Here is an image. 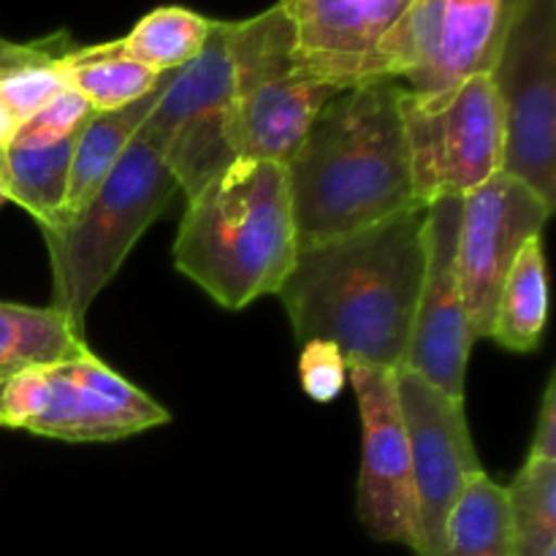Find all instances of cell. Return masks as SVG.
Segmentation results:
<instances>
[{"label":"cell","instance_id":"obj_14","mask_svg":"<svg viewBox=\"0 0 556 556\" xmlns=\"http://www.w3.org/2000/svg\"><path fill=\"white\" fill-rule=\"evenodd\" d=\"M302 63L345 87L386 79V58L416 0H280Z\"/></svg>","mask_w":556,"mask_h":556},{"label":"cell","instance_id":"obj_4","mask_svg":"<svg viewBox=\"0 0 556 556\" xmlns=\"http://www.w3.org/2000/svg\"><path fill=\"white\" fill-rule=\"evenodd\" d=\"M177 190L166 163L136 134L112 174L74 217L41 226L52 266V307L81 334L90 304L114 280L134 244Z\"/></svg>","mask_w":556,"mask_h":556},{"label":"cell","instance_id":"obj_13","mask_svg":"<svg viewBox=\"0 0 556 556\" xmlns=\"http://www.w3.org/2000/svg\"><path fill=\"white\" fill-rule=\"evenodd\" d=\"M459 215L462 195H445L427 206V269L402 369L416 372L448 396L465 400L467 364L476 337L470 331L456 277Z\"/></svg>","mask_w":556,"mask_h":556},{"label":"cell","instance_id":"obj_29","mask_svg":"<svg viewBox=\"0 0 556 556\" xmlns=\"http://www.w3.org/2000/svg\"><path fill=\"white\" fill-rule=\"evenodd\" d=\"M20 119H16V114L11 112L9 106H5V101L0 98V150H5V147L14 141L16 130H20Z\"/></svg>","mask_w":556,"mask_h":556},{"label":"cell","instance_id":"obj_5","mask_svg":"<svg viewBox=\"0 0 556 556\" xmlns=\"http://www.w3.org/2000/svg\"><path fill=\"white\" fill-rule=\"evenodd\" d=\"M237 157L288 163L309 123L340 87L318 79L296 52L282 3L228 22Z\"/></svg>","mask_w":556,"mask_h":556},{"label":"cell","instance_id":"obj_19","mask_svg":"<svg viewBox=\"0 0 556 556\" xmlns=\"http://www.w3.org/2000/svg\"><path fill=\"white\" fill-rule=\"evenodd\" d=\"M68 87H74L92 112H114L152 92L163 74L128 58L119 41L74 47L63 58Z\"/></svg>","mask_w":556,"mask_h":556},{"label":"cell","instance_id":"obj_16","mask_svg":"<svg viewBox=\"0 0 556 556\" xmlns=\"http://www.w3.org/2000/svg\"><path fill=\"white\" fill-rule=\"evenodd\" d=\"M161 85L163 76L161 81H157L155 90L147 92V96L139 98L136 103L114 109V112H96L87 119L85 128L76 136L74 152H71L68 188H65L63 212H60L58 223L74 217L76 212L92 199V193L101 188L103 179L112 174V168L117 166V161L123 157V152L128 150L134 136L139 134L147 112H150V106L155 103ZM58 223H54V226H58Z\"/></svg>","mask_w":556,"mask_h":556},{"label":"cell","instance_id":"obj_22","mask_svg":"<svg viewBox=\"0 0 556 556\" xmlns=\"http://www.w3.org/2000/svg\"><path fill=\"white\" fill-rule=\"evenodd\" d=\"M215 20L185 5H161L141 16L134 30L117 38L128 58L139 60L157 74L182 68L204 49Z\"/></svg>","mask_w":556,"mask_h":556},{"label":"cell","instance_id":"obj_11","mask_svg":"<svg viewBox=\"0 0 556 556\" xmlns=\"http://www.w3.org/2000/svg\"><path fill=\"white\" fill-rule=\"evenodd\" d=\"M552 206L521 179L494 174L462 199L456 233V277L470 331L489 337L500 288L527 239L541 237Z\"/></svg>","mask_w":556,"mask_h":556},{"label":"cell","instance_id":"obj_1","mask_svg":"<svg viewBox=\"0 0 556 556\" xmlns=\"http://www.w3.org/2000/svg\"><path fill=\"white\" fill-rule=\"evenodd\" d=\"M427 206L299 248L275 296L299 342L326 340L345 362L400 372L427 269Z\"/></svg>","mask_w":556,"mask_h":556},{"label":"cell","instance_id":"obj_26","mask_svg":"<svg viewBox=\"0 0 556 556\" xmlns=\"http://www.w3.org/2000/svg\"><path fill=\"white\" fill-rule=\"evenodd\" d=\"M49 367L25 369L0 380V427L30 432L49 402Z\"/></svg>","mask_w":556,"mask_h":556},{"label":"cell","instance_id":"obj_7","mask_svg":"<svg viewBox=\"0 0 556 556\" xmlns=\"http://www.w3.org/2000/svg\"><path fill=\"white\" fill-rule=\"evenodd\" d=\"M413 190L421 206L472 193L503 172L505 119L492 76L472 74L443 96L402 98Z\"/></svg>","mask_w":556,"mask_h":556},{"label":"cell","instance_id":"obj_30","mask_svg":"<svg viewBox=\"0 0 556 556\" xmlns=\"http://www.w3.org/2000/svg\"><path fill=\"white\" fill-rule=\"evenodd\" d=\"M0 190H3V150H0Z\"/></svg>","mask_w":556,"mask_h":556},{"label":"cell","instance_id":"obj_23","mask_svg":"<svg viewBox=\"0 0 556 556\" xmlns=\"http://www.w3.org/2000/svg\"><path fill=\"white\" fill-rule=\"evenodd\" d=\"M508 514L514 556H543L556 546V465L525 462L510 486Z\"/></svg>","mask_w":556,"mask_h":556},{"label":"cell","instance_id":"obj_6","mask_svg":"<svg viewBox=\"0 0 556 556\" xmlns=\"http://www.w3.org/2000/svg\"><path fill=\"white\" fill-rule=\"evenodd\" d=\"M139 134L150 141L188 199L237 161L226 20H215L204 49L190 63L163 74Z\"/></svg>","mask_w":556,"mask_h":556},{"label":"cell","instance_id":"obj_31","mask_svg":"<svg viewBox=\"0 0 556 556\" xmlns=\"http://www.w3.org/2000/svg\"><path fill=\"white\" fill-rule=\"evenodd\" d=\"M5 201H9V199H5V193H3V190H0V206H3Z\"/></svg>","mask_w":556,"mask_h":556},{"label":"cell","instance_id":"obj_28","mask_svg":"<svg viewBox=\"0 0 556 556\" xmlns=\"http://www.w3.org/2000/svg\"><path fill=\"white\" fill-rule=\"evenodd\" d=\"M527 462L535 465H556V378L552 375L541 400V413L535 421V434H532L530 456Z\"/></svg>","mask_w":556,"mask_h":556},{"label":"cell","instance_id":"obj_10","mask_svg":"<svg viewBox=\"0 0 556 556\" xmlns=\"http://www.w3.org/2000/svg\"><path fill=\"white\" fill-rule=\"evenodd\" d=\"M521 0H416L386 58V79L416 96H443L486 74Z\"/></svg>","mask_w":556,"mask_h":556},{"label":"cell","instance_id":"obj_25","mask_svg":"<svg viewBox=\"0 0 556 556\" xmlns=\"http://www.w3.org/2000/svg\"><path fill=\"white\" fill-rule=\"evenodd\" d=\"M92 114L96 112H92L90 103H87L74 87H65L63 92H58L52 101L43 103L36 114H30V117L20 125V130H16L11 144H22V147L58 144V141L71 139V136L79 134Z\"/></svg>","mask_w":556,"mask_h":556},{"label":"cell","instance_id":"obj_3","mask_svg":"<svg viewBox=\"0 0 556 556\" xmlns=\"http://www.w3.org/2000/svg\"><path fill=\"white\" fill-rule=\"evenodd\" d=\"M296 253L286 163L250 157L190 195L174 239V266L226 309L277 293Z\"/></svg>","mask_w":556,"mask_h":556},{"label":"cell","instance_id":"obj_12","mask_svg":"<svg viewBox=\"0 0 556 556\" xmlns=\"http://www.w3.org/2000/svg\"><path fill=\"white\" fill-rule=\"evenodd\" d=\"M348 380L362 418V470L356 514L380 543L413 546L410 443L396 396V372L348 362Z\"/></svg>","mask_w":556,"mask_h":556},{"label":"cell","instance_id":"obj_32","mask_svg":"<svg viewBox=\"0 0 556 556\" xmlns=\"http://www.w3.org/2000/svg\"><path fill=\"white\" fill-rule=\"evenodd\" d=\"M543 556H556V546H554V548H548V552L543 554Z\"/></svg>","mask_w":556,"mask_h":556},{"label":"cell","instance_id":"obj_20","mask_svg":"<svg viewBox=\"0 0 556 556\" xmlns=\"http://www.w3.org/2000/svg\"><path fill=\"white\" fill-rule=\"evenodd\" d=\"M76 136L49 147L9 144L3 150L5 199L20 204L38 226H54L60 220Z\"/></svg>","mask_w":556,"mask_h":556},{"label":"cell","instance_id":"obj_27","mask_svg":"<svg viewBox=\"0 0 556 556\" xmlns=\"http://www.w3.org/2000/svg\"><path fill=\"white\" fill-rule=\"evenodd\" d=\"M299 375H302V389L309 400L331 402L340 396L348 383V362L340 348L326 340L304 342L302 358H299Z\"/></svg>","mask_w":556,"mask_h":556},{"label":"cell","instance_id":"obj_2","mask_svg":"<svg viewBox=\"0 0 556 556\" xmlns=\"http://www.w3.org/2000/svg\"><path fill=\"white\" fill-rule=\"evenodd\" d=\"M405 85L364 79L320 106L288 157L299 248L421 210L402 123Z\"/></svg>","mask_w":556,"mask_h":556},{"label":"cell","instance_id":"obj_9","mask_svg":"<svg viewBox=\"0 0 556 556\" xmlns=\"http://www.w3.org/2000/svg\"><path fill=\"white\" fill-rule=\"evenodd\" d=\"M396 396L410 443L413 546L416 556H440L443 530L456 500L483 467L472 445L465 400L448 396L416 372H396Z\"/></svg>","mask_w":556,"mask_h":556},{"label":"cell","instance_id":"obj_18","mask_svg":"<svg viewBox=\"0 0 556 556\" xmlns=\"http://www.w3.org/2000/svg\"><path fill=\"white\" fill-rule=\"evenodd\" d=\"M546 315V255H543V239L532 237L519 250L500 288L489 337L510 353H532L543 340Z\"/></svg>","mask_w":556,"mask_h":556},{"label":"cell","instance_id":"obj_24","mask_svg":"<svg viewBox=\"0 0 556 556\" xmlns=\"http://www.w3.org/2000/svg\"><path fill=\"white\" fill-rule=\"evenodd\" d=\"M71 49H74V43H65V47L52 49L43 58L20 65V68L0 76V98L16 114L20 123H25L43 103H49L58 92H63L68 87L63 58Z\"/></svg>","mask_w":556,"mask_h":556},{"label":"cell","instance_id":"obj_8","mask_svg":"<svg viewBox=\"0 0 556 556\" xmlns=\"http://www.w3.org/2000/svg\"><path fill=\"white\" fill-rule=\"evenodd\" d=\"M489 76L505 119L503 174L556 210V0H521Z\"/></svg>","mask_w":556,"mask_h":556},{"label":"cell","instance_id":"obj_15","mask_svg":"<svg viewBox=\"0 0 556 556\" xmlns=\"http://www.w3.org/2000/svg\"><path fill=\"white\" fill-rule=\"evenodd\" d=\"M49 402L30 427L36 438L65 443H112L168 424V410L150 394L114 372L92 351L54 364Z\"/></svg>","mask_w":556,"mask_h":556},{"label":"cell","instance_id":"obj_17","mask_svg":"<svg viewBox=\"0 0 556 556\" xmlns=\"http://www.w3.org/2000/svg\"><path fill=\"white\" fill-rule=\"evenodd\" d=\"M85 334L54 307L0 302V380L87 353Z\"/></svg>","mask_w":556,"mask_h":556},{"label":"cell","instance_id":"obj_21","mask_svg":"<svg viewBox=\"0 0 556 556\" xmlns=\"http://www.w3.org/2000/svg\"><path fill=\"white\" fill-rule=\"evenodd\" d=\"M440 556H514L508 494L486 472L472 478L456 500Z\"/></svg>","mask_w":556,"mask_h":556}]
</instances>
